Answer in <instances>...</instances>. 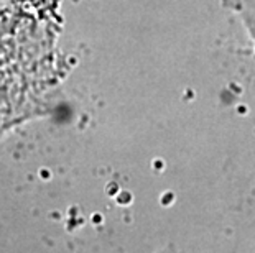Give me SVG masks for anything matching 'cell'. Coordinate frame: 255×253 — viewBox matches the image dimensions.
<instances>
[{"label":"cell","instance_id":"cell-1","mask_svg":"<svg viewBox=\"0 0 255 253\" xmlns=\"http://www.w3.org/2000/svg\"><path fill=\"white\" fill-rule=\"evenodd\" d=\"M55 81V31L40 0H0V132L35 112Z\"/></svg>","mask_w":255,"mask_h":253}]
</instances>
